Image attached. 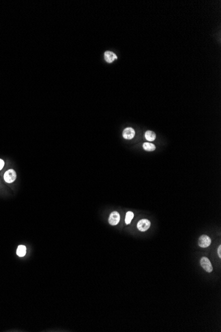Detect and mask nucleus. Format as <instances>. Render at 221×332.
<instances>
[{
  "instance_id": "1",
  "label": "nucleus",
  "mask_w": 221,
  "mask_h": 332,
  "mask_svg": "<svg viewBox=\"0 0 221 332\" xmlns=\"http://www.w3.org/2000/svg\"><path fill=\"white\" fill-rule=\"evenodd\" d=\"M4 180L7 183H12L17 178L16 172L13 169H9L4 174Z\"/></svg>"
},
{
  "instance_id": "2",
  "label": "nucleus",
  "mask_w": 221,
  "mask_h": 332,
  "mask_svg": "<svg viewBox=\"0 0 221 332\" xmlns=\"http://www.w3.org/2000/svg\"><path fill=\"white\" fill-rule=\"evenodd\" d=\"M200 263L201 267L203 268V269L207 271V272H211L213 271V268L211 265V261H209L208 258L207 257H202L200 261Z\"/></svg>"
},
{
  "instance_id": "3",
  "label": "nucleus",
  "mask_w": 221,
  "mask_h": 332,
  "mask_svg": "<svg viewBox=\"0 0 221 332\" xmlns=\"http://www.w3.org/2000/svg\"><path fill=\"white\" fill-rule=\"evenodd\" d=\"M198 243L199 245V247H201L202 248L208 247L211 243V239L208 236L203 235L200 237L199 239Z\"/></svg>"
},
{
  "instance_id": "4",
  "label": "nucleus",
  "mask_w": 221,
  "mask_h": 332,
  "mask_svg": "<svg viewBox=\"0 0 221 332\" xmlns=\"http://www.w3.org/2000/svg\"><path fill=\"white\" fill-rule=\"evenodd\" d=\"M150 227V221L148 219H143L138 221L137 224V228L138 230L140 231H146L149 229Z\"/></svg>"
},
{
  "instance_id": "5",
  "label": "nucleus",
  "mask_w": 221,
  "mask_h": 332,
  "mask_svg": "<svg viewBox=\"0 0 221 332\" xmlns=\"http://www.w3.org/2000/svg\"><path fill=\"white\" fill-rule=\"evenodd\" d=\"M120 221V215L117 212H113L110 214L109 218V223L111 226H116Z\"/></svg>"
},
{
  "instance_id": "6",
  "label": "nucleus",
  "mask_w": 221,
  "mask_h": 332,
  "mask_svg": "<svg viewBox=\"0 0 221 332\" xmlns=\"http://www.w3.org/2000/svg\"><path fill=\"white\" fill-rule=\"evenodd\" d=\"M135 135V131L134 129L131 127L126 128L125 130L123 131V136L125 139H132Z\"/></svg>"
},
{
  "instance_id": "7",
  "label": "nucleus",
  "mask_w": 221,
  "mask_h": 332,
  "mask_svg": "<svg viewBox=\"0 0 221 332\" xmlns=\"http://www.w3.org/2000/svg\"><path fill=\"white\" fill-rule=\"evenodd\" d=\"M116 59H117V57L114 53L111 51H106L105 53V60L106 62L111 63Z\"/></svg>"
},
{
  "instance_id": "8",
  "label": "nucleus",
  "mask_w": 221,
  "mask_h": 332,
  "mask_svg": "<svg viewBox=\"0 0 221 332\" xmlns=\"http://www.w3.org/2000/svg\"><path fill=\"white\" fill-rule=\"evenodd\" d=\"M145 138L146 139V140L148 141H153L155 140V139H156V134H155L154 131H147L145 133Z\"/></svg>"
},
{
  "instance_id": "9",
  "label": "nucleus",
  "mask_w": 221,
  "mask_h": 332,
  "mask_svg": "<svg viewBox=\"0 0 221 332\" xmlns=\"http://www.w3.org/2000/svg\"><path fill=\"white\" fill-rule=\"evenodd\" d=\"M26 247L24 246V245H19L17 249V255L19 257H24V256L26 254Z\"/></svg>"
},
{
  "instance_id": "10",
  "label": "nucleus",
  "mask_w": 221,
  "mask_h": 332,
  "mask_svg": "<svg viewBox=\"0 0 221 332\" xmlns=\"http://www.w3.org/2000/svg\"><path fill=\"white\" fill-rule=\"evenodd\" d=\"M143 148L146 151H153L156 149L155 145L150 143H144L143 144Z\"/></svg>"
},
{
  "instance_id": "11",
  "label": "nucleus",
  "mask_w": 221,
  "mask_h": 332,
  "mask_svg": "<svg viewBox=\"0 0 221 332\" xmlns=\"http://www.w3.org/2000/svg\"><path fill=\"white\" fill-rule=\"evenodd\" d=\"M133 217H134V214L132 213V212H128L127 214H126V217H125V223L127 224H130L131 221H132V219L133 218Z\"/></svg>"
},
{
  "instance_id": "12",
  "label": "nucleus",
  "mask_w": 221,
  "mask_h": 332,
  "mask_svg": "<svg viewBox=\"0 0 221 332\" xmlns=\"http://www.w3.org/2000/svg\"><path fill=\"white\" fill-rule=\"evenodd\" d=\"M4 165H5V162L4 161L2 160V159H0V170H1L2 168H3L4 167Z\"/></svg>"
},
{
  "instance_id": "13",
  "label": "nucleus",
  "mask_w": 221,
  "mask_h": 332,
  "mask_svg": "<svg viewBox=\"0 0 221 332\" xmlns=\"http://www.w3.org/2000/svg\"><path fill=\"white\" fill-rule=\"evenodd\" d=\"M218 257L220 258H221V245L218 246Z\"/></svg>"
}]
</instances>
